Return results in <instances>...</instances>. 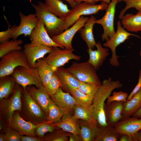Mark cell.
I'll list each match as a JSON object with an SVG mask.
<instances>
[{"label": "cell", "instance_id": "6f0895ef", "mask_svg": "<svg viewBox=\"0 0 141 141\" xmlns=\"http://www.w3.org/2000/svg\"><path fill=\"white\" fill-rule=\"evenodd\" d=\"M139 55L140 56H141V50L140 51Z\"/></svg>", "mask_w": 141, "mask_h": 141}, {"label": "cell", "instance_id": "7bdbcfd3", "mask_svg": "<svg viewBox=\"0 0 141 141\" xmlns=\"http://www.w3.org/2000/svg\"><path fill=\"white\" fill-rule=\"evenodd\" d=\"M5 134L7 141H20L21 135L15 130L9 128Z\"/></svg>", "mask_w": 141, "mask_h": 141}, {"label": "cell", "instance_id": "bcb514c9", "mask_svg": "<svg viewBox=\"0 0 141 141\" xmlns=\"http://www.w3.org/2000/svg\"><path fill=\"white\" fill-rule=\"evenodd\" d=\"M0 125L1 133H5L9 128L4 120L1 116Z\"/></svg>", "mask_w": 141, "mask_h": 141}, {"label": "cell", "instance_id": "2e32d148", "mask_svg": "<svg viewBox=\"0 0 141 141\" xmlns=\"http://www.w3.org/2000/svg\"><path fill=\"white\" fill-rule=\"evenodd\" d=\"M37 126L24 120L21 117L19 111H16L13 115L8 126L16 130L21 135L37 137L34 132Z\"/></svg>", "mask_w": 141, "mask_h": 141}, {"label": "cell", "instance_id": "7402d4cb", "mask_svg": "<svg viewBox=\"0 0 141 141\" xmlns=\"http://www.w3.org/2000/svg\"><path fill=\"white\" fill-rule=\"evenodd\" d=\"M61 84V88L67 92L78 88L80 81L67 69L62 67H58L55 71Z\"/></svg>", "mask_w": 141, "mask_h": 141}, {"label": "cell", "instance_id": "d6986e66", "mask_svg": "<svg viewBox=\"0 0 141 141\" xmlns=\"http://www.w3.org/2000/svg\"><path fill=\"white\" fill-rule=\"evenodd\" d=\"M77 120L80 128V136L82 141H95L101 129V126L95 119L87 121Z\"/></svg>", "mask_w": 141, "mask_h": 141}, {"label": "cell", "instance_id": "52a82bcc", "mask_svg": "<svg viewBox=\"0 0 141 141\" xmlns=\"http://www.w3.org/2000/svg\"><path fill=\"white\" fill-rule=\"evenodd\" d=\"M1 58L0 78L11 75L14 69L18 66L30 68L23 51H13Z\"/></svg>", "mask_w": 141, "mask_h": 141}, {"label": "cell", "instance_id": "e575fe53", "mask_svg": "<svg viewBox=\"0 0 141 141\" xmlns=\"http://www.w3.org/2000/svg\"><path fill=\"white\" fill-rule=\"evenodd\" d=\"M73 110L74 113L72 117L76 120L81 119L90 121L95 119L93 115V109H86L76 105Z\"/></svg>", "mask_w": 141, "mask_h": 141}, {"label": "cell", "instance_id": "f6af8a7d", "mask_svg": "<svg viewBox=\"0 0 141 141\" xmlns=\"http://www.w3.org/2000/svg\"><path fill=\"white\" fill-rule=\"evenodd\" d=\"M43 141L42 139L37 137H33L29 136L21 135L20 141Z\"/></svg>", "mask_w": 141, "mask_h": 141}, {"label": "cell", "instance_id": "484cf974", "mask_svg": "<svg viewBox=\"0 0 141 141\" xmlns=\"http://www.w3.org/2000/svg\"><path fill=\"white\" fill-rule=\"evenodd\" d=\"M121 20L124 28L127 31L136 32L141 31V11H138L136 15L127 14Z\"/></svg>", "mask_w": 141, "mask_h": 141}, {"label": "cell", "instance_id": "d590c367", "mask_svg": "<svg viewBox=\"0 0 141 141\" xmlns=\"http://www.w3.org/2000/svg\"><path fill=\"white\" fill-rule=\"evenodd\" d=\"M58 129L60 128L56 126L54 124L47 122L37 125L34 132L36 136L42 139L43 141L45 134L48 132L51 133Z\"/></svg>", "mask_w": 141, "mask_h": 141}, {"label": "cell", "instance_id": "7dc6e473", "mask_svg": "<svg viewBox=\"0 0 141 141\" xmlns=\"http://www.w3.org/2000/svg\"><path fill=\"white\" fill-rule=\"evenodd\" d=\"M119 141H134L133 137L126 134L120 135Z\"/></svg>", "mask_w": 141, "mask_h": 141}, {"label": "cell", "instance_id": "603a6c76", "mask_svg": "<svg viewBox=\"0 0 141 141\" xmlns=\"http://www.w3.org/2000/svg\"><path fill=\"white\" fill-rule=\"evenodd\" d=\"M95 46L96 50H93L90 48L87 50L89 56L87 61L94 66L97 71L102 65L109 53L108 49L103 47L100 42H97Z\"/></svg>", "mask_w": 141, "mask_h": 141}, {"label": "cell", "instance_id": "681fc988", "mask_svg": "<svg viewBox=\"0 0 141 141\" xmlns=\"http://www.w3.org/2000/svg\"><path fill=\"white\" fill-rule=\"evenodd\" d=\"M133 137L134 141H141V129Z\"/></svg>", "mask_w": 141, "mask_h": 141}, {"label": "cell", "instance_id": "c3c4849f", "mask_svg": "<svg viewBox=\"0 0 141 141\" xmlns=\"http://www.w3.org/2000/svg\"><path fill=\"white\" fill-rule=\"evenodd\" d=\"M68 136L69 141H82L79 136L69 133H68Z\"/></svg>", "mask_w": 141, "mask_h": 141}, {"label": "cell", "instance_id": "30bf717a", "mask_svg": "<svg viewBox=\"0 0 141 141\" xmlns=\"http://www.w3.org/2000/svg\"><path fill=\"white\" fill-rule=\"evenodd\" d=\"M74 50L52 47L48 56L42 59L49 65L56 69L64 66L71 60H80V56L73 53Z\"/></svg>", "mask_w": 141, "mask_h": 141}, {"label": "cell", "instance_id": "680465c9", "mask_svg": "<svg viewBox=\"0 0 141 141\" xmlns=\"http://www.w3.org/2000/svg\"><path fill=\"white\" fill-rule=\"evenodd\" d=\"M30 2H31V0H30Z\"/></svg>", "mask_w": 141, "mask_h": 141}, {"label": "cell", "instance_id": "7a4b0ae2", "mask_svg": "<svg viewBox=\"0 0 141 141\" xmlns=\"http://www.w3.org/2000/svg\"><path fill=\"white\" fill-rule=\"evenodd\" d=\"M22 102L21 109L19 112L23 119L36 125L49 122L44 110L33 99L26 90L23 89Z\"/></svg>", "mask_w": 141, "mask_h": 141}, {"label": "cell", "instance_id": "11a10c76", "mask_svg": "<svg viewBox=\"0 0 141 141\" xmlns=\"http://www.w3.org/2000/svg\"><path fill=\"white\" fill-rule=\"evenodd\" d=\"M95 2L96 3V2H97L99 1H104L105 3L109 4L110 3V0H94Z\"/></svg>", "mask_w": 141, "mask_h": 141}, {"label": "cell", "instance_id": "f546056e", "mask_svg": "<svg viewBox=\"0 0 141 141\" xmlns=\"http://www.w3.org/2000/svg\"><path fill=\"white\" fill-rule=\"evenodd\" d=\"M16 84L11 75L0 78V100L8 97L12 93Z\"/></svg>", "mask_w": 141, "mask_h": 141}, {"label": "cell", "instance_id": "5bb4252c", "mask_svg": "<svg viewBox=\"0 0 141 141\" xmlns=\"http://www.w3.org/2000/svg\"><path fill=\"white\" fill-rule=\"evenodd\" d=\"M19 15L20 22L12 35L11 38L13 39H17L21 35L23 34L25 37L30 36L39 20L35 14H30L26 15L20 11Z\"/></svg>", "mask_w": 141, "mask_h": 141}, {"label": "cell", "instance_id": "b9f144b4", "mask_svg": "<svg viewBox=\"0 0 141 141\" xmlns=\"http://www.w3.org/2000/svg\"><path fill=\"white\" fill-rule=\"evenodd\" d=\"M17 26L14 25L11 28H8L5 31L0 32V43L9 40L15 31Z\"/></svg>", "mask_w": 141, "mask_h": 141}, {"label": "cell", "instance_id": "60d3db41", "mask_svg": "<svg viewBox=\"0 0 141 141\" xmlns=\"http://www.w3.org/2000/svg\"><path fill=\"white\" fill-rule=\"evenodd\" d=\"M127 93L122 91L113 92L111 96H109L107 98V103H109L113 101H122L125 102L128 97Z\"/></svg>", "mask_w": 141, "mask_h": 141}, {"label": "cell", "instance_id": "3957f363", "mask_svg": "<svg viewBox=\"0 0 141 141\" xmlns=\"http://www.w3.org/2000/svg\"><path fill=\"white\" fill-rule=\"evenodd\" d=\"M39 19H41L45 29L51 38L64 32V19L60 18L48 11L44 3L39 2L37 5L32 4Z\"/></svg>", "mask_w": 141, "mask_h": 141}, {"label": "cell", "instance_id": "836d02e7", "mask_svg": "<svg viewBox=\"0 0 141 141\" xmlns=\"http://www.w3.org/2000/svg\"><path fill=\"white\" fill-rule=\"evenodd\" d=\"M67 113L55 104L51 99L48 116L50 123L54 124L59 122L64 114Z\"/></svg>", "mask_w": 141, "mask_h": 141}, {"label": "cell", "instance_id": "4dcf8cb0", "mask_svg": "<svg viewBox=\"0 0 141 141\" xmlns=\"http://www.w3.org/2000/svg\"><path fill=\"white\" fill-rule=\"evenodd\" d=\"M120 135L114 126L108 125L101 127L99 133L95 141H119Z\"/></svg>", "mask_w": 141, "mask_h": 141}, {"label": "cell", "instance_id": "8d00e7d4", "mask_svg": "<svg viewBox=\"0 0 141 141\" xmlns=\"http://www.w3.org/2000/svg\"><path fill=\"white\" fill-rule=\"evenodd\" d=\"M57 129L48 136H45L43 141H68V132L62 130Z\"/></svg>", "mask_w": 141, "mask_h": 141}, {"label": "cell", "instance_id": "ee69618b", "mask_svg": "<svg viewBox=\"0 0 141 141\" xmlns=\"http://www.w3.org/2000/svg\"><path fill=\"white\" fill-rule=\"evenodd\" d=\"M141 88V76L139 75V79L138 83L128 96L127 100H130L136 94Z\"/></svg>", "mask_w": 141, "mask_h": 141}, {"label": "cell", "instance_id": "ba28073f", "mask_svg": "<svg viewBox=\"0 0 141 141\" xmlns=\"http://www.w3.org/2000/svg\"><path fill=\"white\" fill-rule=\"evenodd\" d=\"M11 75L16 83L24 89L30 85H34L38 88L43 86L37 68L18 66L14 69Z\"/></svg>", "mask_w": 141, "mask_h": 141}, {"label": "cell", "instance_id": "cb8c5ba5", "mask_svg": "<svg viewBox=\"0 0 141 141\" xmlns=\"http://www.w3.org/2000/svg\"><path fill=\"white\" fill-rule=\"evenodd\" d=\"M96 20V18L92 15L89 18L84 27L78 31L81 37L85 42L88 48L92 50L96 43L93 33V27Z\"/></svg>", "mask_w": 141, "mask_h": 141}, {"label": "cell", "instance_id": "44dd1931", "mask_svg": "<svg viewBox=\"0 0 141 141\" xmlns=\"http://www.w3.org/2000/svg\"><path fill=\"white\" fill-rule=\"evenodd\" d=\"M53 102L67 113L73 110L76 105V101L72 96L68 92H64L61 87H59L54 95H50Z\"/></svg>", "mask_w": 141, "mask_h": 141}, {"label": "cell", "instance_id": "5b68a950", "mask_svg": "<svg viewBox=\"0 0 141 141\" xmlns=\"http://www.w3.org/2000/svg\"><path fill=\"white\" fill-rule=\"evenodd\" d=\"M23 88L16 84L11 94L7 98L0 100V114L8 126L15 112L21 110Z\"/></svg>", "mask_w": 141, "mask_h": 141}, {"label": "cell", "instance_id": "f5cc1de1", "mask_svg": "<svg viewBox=\"0 0 141 141\" xmlns=\"http://www.w3.org/2000/svg\"><path fill=\"white\" fill-rule=\"evenodd\" d=\"M62 1L64 0L67 1L69 4L72 9L77 4V3L74 1V0H60Z\"/></svg>", "mask_w": 141, "mask_h": 141}, {"label": "cell", "instance_id": "9f6ffc18", "mask_svg": "<svg viewBox=\"0 0 141 141\" xmlns=\"http://www.w3.org/2000/svg\"><path fill=\"white\" fill-rule=\"evenodd\" d=\"M139 75L141 76V69L139 71Z\"/></svg>", "mask_w": 141, "mask_h": 141}, {"label": "cell", "instance_id": "f35d334b", "mask_svg": "<svg viewBox=\"0 0 141 141\" xmlns=\"http://www.w3.org/2000/svg\"><path fill=\"white\" fill-rule=\"evenodd\" d=\"M61 87L60 81L55 72L50 78L45 89L50 95L54 94Z\"/></svg>", "mask_w": 141, "mask_h": 141}, {"label": "cell", "instance_id": "7c38bea8", "mask_svg": "<svg viewBox=\"0 0 141 141\" xmlns=\"http://www.w3.org/2000/svg\"><path fill=\"white\" fill-rule=\"evenodd\" d=\"M118 0H112L104 15L101 19L96 20L95 24H100L102 26L103 32L101 36L103 41H107L115 33L114 28V20L116 4Z\"/></svg>", "mask_w": 141, "mask_h": 141}, {"label": "cell", "instance_id": "f907efd6", "mask_svg": "<svg viewBox=\"0 0 141 141\" xmlns=\"http://www.w3.org/2000/svg\"><path fill=\"white\" fill-rule=\"evenodd\" d=\"M131 116L138 118H141V106Z\"/></svg>", "mask_w": 141, "mask_h": 141}, {"label": "cell", "instance_id": "83f0119b", "mask_svg": "<svg viewBox=\"0 0 141 141\" xmlns=\"http://www.w3.org/2000/svg\"><path fill=\"white\" fill-rule=\"evenodd\" d=\"M36 65L43 85L45 88L53 74L56 69L49 65L42 59L38 60Z\"/></svg>", "mask_w": 141, "mask_h": 141}, {"label": "cell", "instance_id": "ac0fdd59", "mask_svg": "<svg viewBox=\"0 0 141 141\" xmlns=\"http://www.w3.org/2000/svg\"><path fill=\"white\" fill-rule=\"evenodd\" d=\"M25 90L33 99L42 108L48 117L49 106L51 98L46 89L43 86L38 88L32 85L28 86Z\"/></svg>", "mask_w": 141, "mask_h": 141}, {"label": "cell", "instance_id": "d4e9b609", "mask_svg": "<svg viewBox=\"0 0 141 141\" xmlns=\"http://www.w3.org/2000/svg\"><path fill=\"white\" fill-rule=\"evenodd\" d=\"M69 113L64 114L59 122L54 124L57 127L66 132L80 136L79 124L77 120L74 119Z\"/></svg>", "mask_w": 141, "mask_h": 141}, {"label": "cell", "instance_id": "ab89813d", "mask_svg": "<svg viewBox=\"0 0 141 141\" xmlns=\"http://www.w3.org/2000/svg\"><path fill=\"white\" fill-rule=\"evenodd\" d=\"M119 2L122 1L126 3L125 7L120 11L119 18L121 19L126 11L131 8H134L138 11H141V0H118Z\"/></svg>", "mask_w": 141, "mask_h": 141}, {"label": "cell", "instance_id": "db71d44e", "mask_svg": "<svg viewBox=\"0 0 141 141\" xmlns=\"http://www.w3.org/2000/svg\"><path fill=\"white\" fill-rule=\"evenodd\" d=\"M0 141H7L5 133H0Z\"/></svg>", "mask_w": 141, "mask_h": 141}, {"label": "cell", "instance_id": "e0dca14e", "mask_svg": "<svg viewBox=\"0 0 141 141\" xmlns=\"http://www.w3.org/2000/svg\"><path fill=\"white\" fill-rule=\"evenodd\" d=\"M114 126L120 134L133 137L141 129V118L132 116L122 117Z\"/></svg>", "mask_w": 141, "mask_h": 141}, {"label": "cell", "instance_id": "6da1fadb", "mask_svg": "<svg viewBox=\"0 0 141 141\" xmlns=\"http://www.w3.org/2000/svg\"><path fill=\"white\" fill-rule=\"evenodd\" d=\"M119 80H113L111 78L103 80L96 93L93 100V115L101 127L107 126L104 110L105 102L115 89L122 87Z\"/></svg>", "mask_w": 141, "mask_h": 141}, {"label": "cell", "instance_id": "816d5d0a", "mask_svg": "<svg viewBox=\"0 0 141 141\" xmlns=\"http://www.w3.org/2000/svg\"><path fill=\"white\" fill-rule=\"evenodd\" d=\"M77 4L82 2H87L91 4H95L96 3L94 0H74Z\"/></svg>", "mask_w": 141, "mask_h": 141}, {"label": "cell", "instance_id": "9a60e30c", "mask_svg": "<svg viewBox=\"0 0 141 141\" xmlns=\"http://www.w3.org/2000/svg\"><path fill=\"white\" fill-rule=\"evenodd\" d=\"M39 19L36 27L29 36L30 43L51 47H58L62 49L64 48L53 40L47 33L42 20Z\"/></svg>", "mask_w": 141, "mask_h": 141}, {"label": "cell", "instance_id": "f1b7e54d", "mask_svg": "<svg viewBox=\"0 0 141 141\" xmlns=\"http://www.w3.org/2000/svg\"><path fill=\"white\" fill-rule=\"evenodd\" d=\"M141 106V88L130 100L124 102L122 117L131 116Z\"/></svg>", "mask_w": 141, "mask_h": 141}, {"label": "cell", "instance_id": "4316f807", "mask_svg": "<svg viewBox=\"0 0 141 141\" xmlns=\"http://www.w3.org/2000/svg\"><path fill=\"white\" fill-rule=\"evenodd\" d=\"M44 5L49 11L58 17L64 19L71 9L60 0H45Z\"/></svg>", "mask_w": 141, "mask_h": 141}, {"label": "cell", "instance_id": "8fae6325", "mask_svg": "<svg viewBox=\"0 0 141 141\" xmlns=\"http://www.w3.org/2000/svg\"><path fill=\"white\" fill-rule=\"evenodd\" d=\"M89 18L81 16L70 28L61 34L52 37L51 38L57 44L69 50H74L72 45L73 39L76 33L83 27Z\"/></svg>", "mask_w": 141, "mask_h": 141}, {"label": "cell", "instance_id": "74e56055", "mask_svg": "<svg viewBox=\"0 0 141 141\" xmlns=\"http://www.w3.org/2000/svg\"><path fill=\"white\" fill-rule=\"evenodd\" d=\"M101 85L80 81L78 89L84 93L93 98Z\"/></svg>", "mask_w": 141, "mask_h": 141}, {"label": "cell", "instance_id": "277c9868", "mask_svg": "<svg viewBox=\"0 0 141 141\" xmlns=\"http://www.w3.org/2000/svg\"><path fill=\"white\" fill-rule=\"evenodd\" d=\"M109 4L103 1L99 4H92L86 2L77 4L64 19V31L73 25L81 16L96 14L100 10H106Z\"/></svg>", "mask_w": 141, "mask_h": 141}, {"label": "cell", "instance_id": "1f68e13d", "mask_svg": "<svg viewBox=\"0 0 141 141\" xmlns=\"http://www.w3.org/2000/svg\"><path fill=\"white\" fill-rule=\"evenodd\" d=\"M68 92L74 98L76 105L88 109H93L92 105L93 98L84 93L78 88L74 89Z\"/></svg>", "mask_w": 141, "mask_h": 141}, {"label": "cell", "instance_id": "d6a6232c", "mask_svg": "<svg viewBox=\"0 0 141 141\" xmlns=\"http://www.w3.org/2000/svg\"><path fill=\"white\" fill-rule=\"evenodd\" d=\"M23 43V41L21 39H13L0 43V58L13 51L22 50V48L20 45Z\"/></svg>", "mask_w": 141, "mask_h": 141}, {"label": "cell", "instance_id": "4fadbf2b", "mask_svg": "<svg viewBox=\"0 0 141 141\" xmlns=\"http://www.w3.org/2000/svg\"><path fill=\"white\" fill-rule=\"evenodd\" d=\"M52 47L31 43L25 44L23 51L26 55L30 67L32 68H36L37 61L43 58L46 54L50 52Z\"/></svg>", "mask_w": 141, "mask_h": 141}, {"label": "cell", "instance_id": "9c48e42d", "mask_svg": "<svg viewBox=\"0 0 141 141\" xmlns=\"http://www.w3.org/2000/svg\"><path fill=\"white\" fill-rule=\"evenodd\" d=\"M117 29L113 36L103 44V46L109 48L111 50L112 55L109 61L110 64L112 66L118 67L119 63L118 58L119 56L116 55V48L121 44L124 42L131 36L140 38L139 36L129 33L121 26L119 20L117 22Z\"/></svg>", "mask_w": 141, "mask_h": 141}, {"label": "cell", "instance_id": "8992f818", "mask_svg": "<svg viewBox=\"0 0 141 141\" xmlns=\"http://www.w3.org/2000/svg\"><path fill=\"white\" fill-rule=\"evenodd\" d=\"M67 68L80 81L102 84L97 74V70L88 61L80 63L73 62Z\"/></svg>", "mask_w": 141, "mask_h": 141}, {"label": "cell", "instance_id": "ffe728a7", "mask_svg": "<svg viewBox=\"0 0 141 141\" xmlns=\"http://www.w3.org/2000/svg\"><path fill=\"white\" fill-rule=\"evenodd\" d=\"M124 103L113 101L109 103H105L104 109L108 125L114 126L122 119Z\"/></svg>", "mask_w": 141, "mask_h": 141}]
</instances>
